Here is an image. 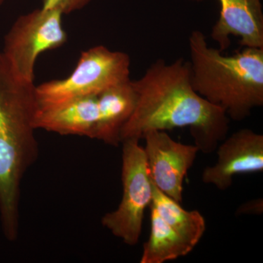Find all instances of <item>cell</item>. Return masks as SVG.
Returning a JSON list of instances; mask_svg holds the SVG:
<instances>
[{
    "label": "cell",
    "instance_id": "obj_1",
    "mask_svg": "<svg viewBox=\"0 0 263 263\" xmlns=\"http://www.w3.org/2000/svg\"><path fill=\"white\" fill-rule=\"evenodd\" d=\"M133 84L136 108L121 131V143L140 141L147 132L188 127L199 152L210 154L227 138L230 118L194 89L189 62L157 60Z\"/></svg>",
    "mask_w": 263,
    "mask_h": 263
},
{
    "label": "cell",
    "instance_id": "obj_2",
    "mask_svg": "<svg viewBox=\"0 0 263 263\" xmlns=\"http://www.w3.org/2000/svg\"><path fill=\"white\" fill-rule=\"evenodd\" d=\"M35 87L19 78L0 53V224L10 242L20 230L22 181L39 155Z\"/></svg>",
    "mask_w": 263,
    "mask_h": 263
},
{
    "label": "cell",
    "instance_id": "obj_3",
    "mask_svg": "<svg viewBox=\"0 0 263 263\" xmlns=\"http://www.w3.org/2000/svg\"><path fill=\"white\" fill-rule=\"evenodd\" d=\"M190 76L195 91L220 107L233 121H242L263 105V48L245 47L223 54L208 44L200 30L189 37Z\"/></svg>",
    "mask_w": 263,
    "mask_h": 263
},
{
    "label": "cell",
    "instance_id": "obj_4",
    "mask_svg": "<svg viewBox=\"0 0 263 263\" xmlns=\"http://www.w3.org/2000/svg\"><path fill=\"white\" fill-rule=\"evenodd\" d=\"M131 60L127 53L104 46L81 53L75 69L64 79L42 83L35 87L40 109L58 106L76 99L98 96L129 80Z\"/></svg>",
    "mask_w": 263,
    "mask_h": 263
},
{
    "label": "cell",
    "instance_id": "obj_5",
    "mask_svg": "<svg viewBox=\"0 0 263 263\" xmlns=\"http://www.w3.org/2000/svg\"><path fill=\"white\" fill-rule=\"evenodd\" d=\"M122 143V200L116 210L103 216L101 223L124 243L135 246L141 238L145 211L152 203L153 184L139 140H125Z\"/></svg>",
    "mask_w": 263,
    "mask_h": 263
},
{
    "label": "cell",
    "instance_id": "obj_6",
    "mask_svg": "<svg viewBox=\"0 0 263 263\" xmlns=\"http://www.w3.org/2000/svg\"><path fill=\"white\" fill-rule=\"evenodd\" d=\"M62 16L57 10L41 8L20 15L15 21L5 34L2 53L19 78L34 82L38 57L67 43Z\"/></svg>",
    "mask_w": 263,
    "mask_h": 263
},
{
    "label": "cell",
    "instance_id": "obj_7",
    "mask_svg": "<svg viewBox=\"0 0 263 263\" xmlns=\"http://www.w3.org/2000/svg\"><path fill=\"white\" fill-rule=\"evenodd\" d=\"M143 148L151 179L162 193L181 204L183 181L196 159L198 148L174 141L166 131L147 132Z\"/></svg>",
    "mask_w": 263,
    "mask_h": 263
},
{
    "label": "cell",
    "instance_id": "obj_8",
    "mask_svg": "<svg viewBox=\"0 0 263 263\" xmlns=\"http://www.w3.org/2000/svg\"><path fill=\"white\" fill-rule=\"evenodd\" d=\"M222 141L216 148V164L202 171V182L224 191L232 186L237 175L262 172V135L242 129Z\"/></svg>",
    "mask_w": 263,
    "mask_h": 263
},
{
    "label": "cell",
    "instance_id": "obj_9",
    "mask_svg": "<svg viewBox=\"0 0 263 263\" xmlns=\"http://www.w3.org/2000/svg\"><path fill=\"white\" fill-rule=\"evenodd\" d=\"M190 2L204 0H188ZM220 12L211 37L224 52L238 37L243 47L263 48V10L261 0H218Z\"/></svg>",
    "mask_w": 263,
    "mask_h": 263
},
{
    "label": "cell",
    "instance_id": "obj_10",
    "mask_svg": "<svg viewBox=\"0 0 263 263\" xmlns=\"http://www.w3.org/2000/svg\"><path fill=\"white\" fill-rule=\"evenodd\" d=\"M98 96L76 99L53 108H39L36 128L61 136L94 139L98 122Z\"/></svg>",
    "mask_w": 263,
    "mask_h": 263
},
{
    "label": "cell",
    "instance_id": "obj_11",
    "mask_svg": "<svg viewBox=\"0 0 263 263\" xmlns=\"http://www.w3.org/2000/svg\"><path fill=\"white\" fill-rule=\"evenodd\" d=\"M136 101V90L131 79L99 95L94 139L109 146H119L121 131L134 111Z\"/></svg>",
    "mask_w": 263,
    "mask_h": 263
},
{
    "label": "cell",
    "instance_id": "obj_12",
    "mask_svg": "<svg viewBox=\"0 0 263 263\" xmlns=\"http://www.w3.org/2000/svg\"><path fill=\"white\" fill-rule=\"evenodd\" d=\"M149 238L143 245L141 263H163L184 257L194 248L161 218L150 205Z\"/></svg>",
    "mask_w": 263,
    "mask_h": 263
},
{
    "label": "cell",
    "instance_id": "obj_13",
    "mask_svg": "<svg viewBox=\"0 0 263 263\" xmlns=\"http://www.w3.org/2000/svg\"><path fill=\"white\" fill-rule=\"evenodd\" d=\"M151 205L159 215L193 248L201 240L206 226L203 216L197 211H186L180 203L158 190L153 182Z\"/></svg>",
    "mask_w": 263,
    "mask_h": 263
},
{
    "label": "cell",
    "instance_id": "obj_14",
    "mask_svg": "<svg viewBox=\"0 0 263 263\" xmlns=\"http://www.w3.org/2000/svg\"><path fill=\"white\" fill-rule=\"evenodd\" d=\"M93 0H43L42 8L46 10H57L62 15L70 14L84 9Z\"/></svg>",
    "mask_w": 263,
    "mask_h": 263
},
{
    "label": "cell",
    "instance_id": "obj_15",
    "mask_svg": "<svg viewBox=\"0 0 263 263\" xmlns=\"http://www.w3.org/2000/svg\"><path fill=\"white\" fill-rule=\"evenodd\" d=\"M263 212V200L257 198L241 204L236 211L237 215H260Z\"/></svg>",
    "mask_w": 263,
    "mask_h": 263
},
{
    "label": "cell",
    "instance_id": "obj_16",
    "mask_svg": "<svg viewBox=\"0 0 263 263\" xmlns=\"http://www.w3.org/2000/svg\"><path fill=\"white\" fill-rule=\"evenodd\" d=\"M5 0H0V7L2 6V5L3 4V3H4Z\"/></svg>",
    "mask_w": 263,
    "mask_h": 263
}]
</instances>
